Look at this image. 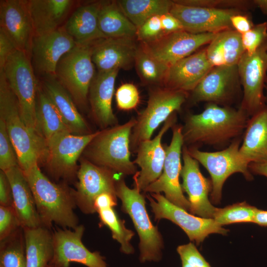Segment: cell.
<instances>
[{
  "label": "cell",
  "mask_w": 267,
  "mask_h": 267,
  "mask_svg": "<svg viewBox=\"0 0 267 267\" xmlns=\"http://www.w3.org/2000/svg\"><path fill=\"white\" fill-rule=\"evenodd\" d=\"M249 117L240 108L207 103L198 114L189 113L182 126L183 145H229L244 133Z\"/></svg>",
  "instance_id": "cell-1"
},
{
  "label": "cell",
  "mask_w": 267,
  "mask_h": 267,
  "mask_svg": "<svg viewBox=\"0 0 267 267\" xmlns=\"http://www.w3.org/2000/svg\"><path fill=\"white\" fill-rule=\"evenodd\" d=\"M32 190L41 225L50 229L53 224L74 229L79 219L74 190L51 181L36 165L24 173Z\"/></svg>",
  "instance_id": "cell-2"
},
{
  "label": "cell",
  "mask_w": 267,
  "mask_h": 267,
  "mask_svg": "<svg viewBox=\"0 0 267 267\" xmlns=\"http://www.w3.org/2000/svg\"><path fill=\"white\" fill-rule=\"evenodd\" d=\"M0 117L4 121L20 168L27 172L44 159L46 142L33 133L23 121L17 100L3 73L0 71Z\"/></svg>",
  "instance_id": "cell-3"
},
{
  "label": "cell",
  "mask_w": 267,
  "mask_h": 267,
  "mask_svg": "<svg viewBox=\"0 0 267 267\" xmlns=\"http://www.w3.org/2000/svg\"><path fill=\"white\" fill-rule=\"evenodd\" d=\"M135 122L133 117L122 124L98 131L83 152L84 158L121 176H134L138 171L131 160L130 137Z\"/></svg>",
  "instance_id": "cell-4"
},
{
  "label": "cell",
  "mask_w": 267,
  "mask_h": 267,
  "mask_svg": "<svg viewBox=\"0 0 267 267\" xmlns=\"http://www.w3.org/2000/svg\"><path fill=\"white\" fill-rule=\"evenodd\" d=\"M116 194L121 201V210L130 216L138 234L140 262L161 261L164 248L163 238L148 215L144 194L135 187H129L123 176L117 180Z\"/></svg>",
  "instance_id": "cell-5"
},
{
  "label": "cell",
  "mask_w": 267,
  "mask_h": 267,
  "mask_svg": "<svg viewBox=\"0 0 267 267\" xmlns=\"http://www.w3.org/2000/svg\"><path fill=\"white\" fill-rule=\"evenodd\" d=\"M189 93L154 86L150 89L145 108L135 118L130 137V149L134 153L138 144L151 138L159 126L174 113L180 110L187 100Z\"/></svg>",
  "instance_id": "cell-6"
},
{
  "label": "cell",
  "mask_w": 267,
  "mask_h": 267,
  "mask_svg": "<svg viewBox=\"0 0 267 267\" xmlns=\"http://www.w3.org/2000/svg\"><path fill=\"white\" fill-rule=\"evenodd\" d=\"M0 71L3 73L17 100L20 114L25 124L33 133L41 136L36 116L39 87L31 57L26 53L17 50L8 58Z\"/></svg>",
  "instance_id": "cell-7"
},
{
  "label": "cell",
  "mask_w": 267,
  "mask_h": 267,
  "mask_svg": "<svg viewBox=\"0 0 267 267\" xmlns=\"http://www.w3.org/2000/svg\"><path fill=\"white\" fill-rule=\"evenodd\" d=\"M92 43L76 44L58 62L55 77L69 93L76 105L85 108L90 84L95 75Z\"/></svg>",
  "instance_id": "cell-8"
},
{
  "label": "cell",
  "mask_w": 267,
  "mask_h": 267,
  "mask_svg": "<svg viewBox=\"0 0 267 267\" xmlns=\"http://www.w3.org/2000/svg\"><path fill=\"white\" fill-rule=\"evenodd\" d=\"M242 139L234 140L225 148L215 152L203 151L194 147H187L190 155L206 169L210 175L212 184V201L220 202L223 185L231 175L241 173L248 180L253 179L249 164L241 157L239 148Z\"/></svg>",
  "instance_id": "cell-9"
},
{
  "label": "cell",
  "mask_w": 267,
  "mask_h": 267,
  "mask_svg": "<svg viewBox=\"0 0 267 267\" xmlns=\"http://www.w3.org/2000/svg\"><path fill=\"white\" fill-rule=\"evenodd\" d=\"M237 66L243 89L239 108L250 117L267 104L264 89L267 82V44L251 55L245 52Z\"/></svg>",
  "instance_id": "cell-10"
},
{
  "label": "cell",
  "mask_w": 267,
  "mask_h": 267,
  "mask_svg": "<svg viewBox=\"0 0 267 267\" xmlns=\"http://www.w3.org/2000/svg\"><path fill=\"white\" fill-rule=\"evenodd\" d=\"M98 133V131L79 135L65 132L48 140L44 159L51 175L57 179H70L77 176V162Z\"/></svg>",
  "instance_id": "cell-11"
},
{
  "label": "cell",
  "mask_w": 267,
  "mask_h": 267,
  "mask_svg": "<svg viewBox=\"0 0 267 267\" xmlns=\"http://www.w3.org/2000/svg\"><path fill=\"white\" fill-rule=\"evenodd\" d=\"M155 221L168 220L179 226L191 241L199 245L212 233L227 234L228 230L219 224L212 218L195 216L169 201L161 193L146 195Z\"/></svg>",
  "instance_id": "cell-12"
},
{
  "label": "cell",
  "mask_w": 267,
  "mask_h": 267,
  "mask_svg": "<svg viewBox=\"0 0 267 267\" xmlns=\"http://www.w3.org/2000/svg\"><path fill=\"white\" fill-rule=\"evenodd\" d=\"M172 136L169 145H164L166 152L163 172L159 178L150 184L144 193H161L174 204L189 211L190 203L183 193L179 177L182 169L181 157L183 140L182 125H174L172 128Z\"/></svg>",
  "instance_id": "cell-13"
},
{
  "label": "cell",
  "mask_w": 267,
  "mask_h": 267,
  "mask_svg": "<svg viewBox=\"0 0 267 267\" xmlns=\"http://www.w3.org/2000/svg\"><path fill=\"white\" fill-rule=\"evenodd\" d=\"M121 176L83 158L78 169L76 190H74L77 207L85 214L95 213L94 203L96 198L105 192L116 195V183Z\"/></svg>",
  "instance_id": "cell-14"
},
{
  "label": "cell",
  "mask_w": 267,
  "mask_h": 267,
  "mask_svg": "<svg viewBox=\"0 0 267 267\" xmlns=\"http://www.w3.org/2000/svg\"><path fill=\"white\" fill-rule=\"evenodd\" d=\"M240 86L237 65L213 67L188 98L191 104L205 102L230 106L238 95Z\"/></svg>",
  "instance_id": "cell-15"
},
{
  "label": "cell",
  "mask_w": 267,
  "mask_h": 267,
  "mask_svg": "<svg viewBox=\"0 0 267 267\" xmlns=\"http://www.w3.org/2000/svg\"><path fill=\"white\" fill-rule=\"evenodd\" d=\"M84 225L74 229H58L53 232L54 253L49 263L58 267H69L78 263L87 267H109L98 251L91 252L83 244Z\"/></svg>",
  "instance_id": "cell-16"
},
{
  "label": "cell",
  "mask_w": 267,
  "mask_h": 267,
  "mask_svg": "<svg viewBox=\"0 0 267 267\" xmlns=\"http://www.w3.org/2000/svg\"><path fill=\"white\" fill-rule=\"evenodd\" d=\"M217 34H195L182 30L164 35L151 42L139 43V44L169 68L203 45L209 44Z\"/></svg>",
  "instance_id": "cell-17"
},
{
  "label": "cell",
  "mask_w": 267,
  "mask_h": 267,
  "mask_svg": "<svg viewBox=\"0 0 267 267\" xmlns=\"http://www.w3.org/2000/svg\"><path fill=\"white\" fill-rule=\"evenodd\" d=\"M177 112L174 113L164 123L158 134L152 139L140 142L135 151L136 156L134 163L140 171L134 176V187L141 192L161 176L165 161L166 152L162 139L166 133L176 124Z\"/></svg>",
  "instance_id": "cell-18"
},
{
  "label": "cell",
  "mask_w": 267,
  "mask_h": 267,
  "mask_svg": "<svg viewBox=\"0 0 267 267\" xmlns=\"http://www.w3.org/2000/svg\"><path fill=\"white\" fill-rule=\"evenodd\" d=\"M170 13L181 23L183 30L192 33L217 34L233 29L230 18L243 11L184 5L174 2Z\"/></svg>",
  "instance_id": "cell-19"
},
{
  "label": "cell",
  "mask_w": 267,
  "mask_h": 267,
  "mask_svg": "<svg viewBox=\"0 0 267 267\" xmlns=\"http://www.w3.org/2000/svg\"><path fill=\"white\" fill-rule=\"evenodd\" d=\"M182 158L183 164L180 173L181 187L188 197L189 212L200 217L213 219L217 208L208 199L209 193L212 189L211 180L203 175L199 163L190 155L185 145L182 147Z\"/></svg>",
  "instance_id": "cell-20"
},
{
  "label": "cell",
  "mask_w": 267,
  "mask_h": 267,
  "mask_svg": "<svg viewBox=\"0 0 267 267\" xmlns=\"http://www.w3.org/2000/svg\"><path fill=\"white\" fill-rule=\"evenodd\" d=\"M0 29L10 38L17 50L31 57L35 33L27 0H0Z\"/></svg>",
  "instance_id": "cell-21"
},
{
  "label": "cell",
  "mask_w": 267,
  "mask_h": 267,
  "mask_svg": "<svg viewBox=\"0 0 267 267\" xmlns=\"http://www.w3.org/2000/svg\"><path fill=\"white\" fill-rule=\"evenodd\" d=\"M76 45L63 26L50 33L34 36L31 57L35 70L45 77H55L58 62Z\"/></svg>",
  "instance_id": "cell-22"
},
{
  "label": "cell",
  "mask_w": 267,
  "mask_h": 267,
  "mask_svg": "<svg viewBox=\"0 0 267 267\" xmlns=\"http://www.w3.org/2000/svg\"><path fill=\"white\" fill-rule=\"evenodd\" d=\"M136 38H105L93 42L92 60L98 71L128 70L134 65Z\"/></svg>",
  "instance_id": "cell-23"
},
{
  "label": "cell",
  "mask_w": 267,
  "mask_h": 267,
  "mask_svg": "<svg viewBox=\"0 0 267 267\" xmlns=\"http://www.w3.org/2000/svg\"><path fill=\"white\" fill-rule=\"evenodd\" d=\"M119 69L98 71L90 84L88 94L91 114L101 130L119 124L114 114L112 101Z\"/></svg>",
  "instance_id": "cell-24"
},
{
  "label": "cell",
  "mask_w": 267,
  "mask_h": 267,
  "mask_svg": "<svg viewBox=\"0 0 267 267\" xmlns=\"http://www.w3.org/2000/svg\"><path fill=\"white\" fill-rule=\"evenodd\" d=\"M212 67L206 49L200 50L170 67L162 86L190 92Z\"/></svg>",
  "instance_id": "cell-25"
},
{
  "label": "cell",
  "mask_w": 267,
  "mask_h": 267,
  "mask_svg": "<svg viewBox=\"0 0 267 267\" xmlns=\"http://www.w3.org/2000/svg\"><path fill=\"white\" fill-rule=\"evenodd\" d=\"M10 182L13 207L22 228L41 225L34 198L23 171L19 166L4 172Z\"/></svg>",
  "instance_id": "cell-26"
},
{
  "label": "cell",
  "mask_w": 267,
  "mask_h": 267,
  "mask_svg": "<svg viewBox=\"0 0 267 267\" xmlns=\"http://www.w3.org/2000/svg\"><path fill=\"white\" fill-rule=\"evenodd\" d=\"M239 153L249 165L267 162V104L249 117Z\"/></svg>",
  "instance_id": "cell-27"
},
{
  "label": "cell",
  "mask_w": 267,
  "mask_h": 267,
  "mask_svg": "<svg viewBox=\"0 0 267 267\" xmlns=\"http://www.w3.org/2000/svg\"><path fill=\"white\" fill-rule=\"evenodd\" d=\"M43 88L56 107L71 133L85 135L93 133L78 111L69 93L55 77H45Z\"/></svg>",
  "instance_id": "cell-28"
},
{
  "label": "cell",
  "mask_w": 267,
  "mask_h": 267,
  "mask_svg": "<svg viewBox=\"0 0 267 267\" xmlns=\"http://www.w3.org/2000/svg\"><path fill=\"white\" fill-rule=\"evenodd\" d=\"M101 1L79 6L70 16L63 26L76 44L92 43L106 38L98 24V12Z\"/></svg>",
  "instance_id": "cell-29"
},
{
  "label": "cell",
  "mask_w": 267,
  "mask_h": 267,
  "mask_svg": "<svg viewBox=\"0 0 267 267\" xmlns=\"http://www.w3.org/2000/svg\"><path fill=\"white\" fill-rule=\"evenodd\" d=\"M73 3L70 0H30L27 4L35 36L58 29Z\"/></svg>",
  "instance_id": "cell-30"
},
{
  "label": "cell",
  "mask_w": 267,
  "mask_h": 267,
  "mask_svg": "<svg viewBox=\"0 0 267 267\" xmlns=\"http://www.w3.org/2000/svg\"><path fill=\"white\" fill-rule=\"evenodd\" d=\"M205 49L213 67L237 65L245 53L241 35L233 29L218 33Z\"/></svg>",
  "instance_id": "cell-31"
},
{
  "label": "cell",
  "mask_w": 267,
  "mask_h": 267,
  "mask_svg": "<svg viewBox=\"0 0 267 267\" xmlns=\"http://www.w3.org/2000/svg\"><path fill=\"white\" fill-rule=\"evenodd\" d=\"M23 229L26 267H47L53 256V233L42 225Z\"/></svg>",
  "instance_id": "cell-32"
},
{
  "label": "cell",
  "mask_w": 267,
  "mask_h": 267,
  "mask_svg": "<svg viewBox=\"0 0 267 267\" xmlns=\"http://www.w3.org/2000/svg\"><path fill=\"white\" fill-rule=\"evenodd\" d=\"M98 24L106 38H136L137 28L124 14L116 0L101 1Z\"/></svg>",
  "instance_id": "cell-33"
},
{
  "label": "cell",
  "mask_w": 267,
  "mask_h": 267,
  "mask_svg": "<svg viewBox=\"0 0 267 267\" xmlns=\"http://www.w3.org/2000/svg\"><path fill=\"white\" fill-rule=\"evenodd\" d=\"M36 116L39 133L45 142L58 134L70 133L56 107L41 87L37 96Z\"/></svg>",
  "instance_id": "cell-34"
},
{
  "label": "cell",
  "mask_w": 267,
  "mask_h": 267,
  "mask_svg": "<svg viewBox=\"0 0 267 267\" xmlns=\"http://www.w3.org/2000/svg\"><path fill=\"white\" fill-rule=\"evenodd\" d=\"M119 7L137 28L150 18L170 12L173 3L169 0H119Z\"/></svg>",
  "instance_id": "cell-35"
},
{
  "label": "cell",
  "mask_w": 267,
  "mask_h": 267,
  "mask_svg": "<svg viewBox=\"0 0 267 267\" xmlns=\"http://www.w3.org/2000/svg\"><path fill=\"white\" fill-rule=\"evenodd\" d=\"M100 220V225L106 226L111 232L113 239L120 244V251L126 255L134 253V248L131 243L134 232L126 227L124 220L118 217L114 207H108L97 210Z\"/></svg>",
  "instance_id": "cell-36"
},
{
  "label": "cell",
  "mask_w": 267,
  "mask_h": 267,
  "mask_svg": "<svg viewBox=\"0 0 267 267\" xmlns=\"http://www.w3.org/2000/svg\"><path fill=\"white\" fill-rule=\"evenodd\" d=\"M134 66L143 83L162 86L169 67L155 58L139 44L134 60Z\"/></svg>",
  "instance_id": "cell-37"
},
{
  "label": "cell",
  "mask_w": 267,
  "mask_h": 267,
  "mask_svg": "<svg viewBox=\"0 0 267 267\" xmlns=\"http://www.w3.org/2000/svg\"><path fill=\"white\" fill-rule=\"evenodd\" d=\"M0 267H26L23 229L0 241Z\"/></svg>",
  "instance_id": "cell-38"
},
{
  "label": "cell",
  "mask_w": 267,
  "mask_h": 267,
  "mask_svg": "<svg viewBox=\"0 0 267 267\" xmlns=\"http://www.w3.org/2000/svg\"><path fill=\"white\" fill-rule=\"evenodd\" d=\"M257 208L246 202L217 208L213 219L220 225L239 222H253Z\"/></svg>",
  "instance_id": "cell-39"
},
{
  "label": "cell",
  "mask_w": 267,
  "mask_h": 267,
  "mask_svg": "<svg viewBox=\"0 0 267 267\" xmlns=\"http://www.w3.org/2000/svg\"><path fill=\"white\" fill-rule=\"evenodd\" d=\"M174 1L187 6L235 9L243 11L255 7L253 0H175Z\"/></svg>",
  "instance_id": "cell-40"
},
{
  "label": "cell",
  "mask_w": 267,
  "mask_h": 267,
  "mask_svg": "<svg viewBox=\"0 0 267 267\" xmlns=\"http://www.w3.org/2000/svg\"><path fill=\"white\" fill-rule=\"evenodd\" d=\"M19 166L17 155L4 120L0 117V169L5 172Z\"/></svg>",
  "instance_id": "cell-41"
},
{
  "label": "cell",
  "mask_w": 267,
  "mask_h": 267,
  "mask_svg": "<svg viewBox=\"0 0 267 267\" xmlns=\"http://www.w3.org/2000/svg\"><path fill=\"white\" fill-rule=\"evenodd\" d=\"M243 47L249 55L256 52L267 44V21L259 23L248 32L241 35Z\"/></svg>",
  "instance_id": "cell-42"
},
{
  "label": "cell",
  "mask_w": 267,
  "mask_h": 267,
  "mask_svg": "<svg viewBox=\"0 0 267 267\" xmlns=\"http://www.w3.org/2000/svg\"><path fill=\"white\" fill-rule=\"evenodd\" d=\"M115 100L119 109L123 111L134 109L140 100L139 93L137 87L132 83L121 85L115 92Z\"/></svg>",
  "instance_id": "cell-43"
},
{
  "label": "cell",
  "mask_w": 267,
  "mask_h": 267,
  "mask_svg": "<svg viewBox=\"0 0 267 267\" xmlns=\"http://www.w3.org/2000/svg\"><path fill=\"white\" fill-rule=\"evenodd\" d=\"M164 34L160 15L154 16L137 28L136 38L139 43H149L154 41Z\"/></svg>",
  "instance_id": "cell-44"
},
{
  "label": "cell",
  "mask_w": 267,
  "mask_h": 267,
  "mask_svg": "<svg viewBox=\"0 0 267 267\" xmlns=\"http://www.w3.org/2000/svg\"><path fill=\"white\" fill-rule=\"evenodd\" d=\"M177 251L181 260L182 267H211L191 242L178 246Z\"/></svg>",
  "instance_id": "cell-45"
},
{
  "label": "cell",
  "mask_w": 267,
  "mask_h": 267,
  "mask_svg": "<svg viewBox=\"0 0 267 267\" xmlns=\"http://www.w3.org/2000/svg\"><path fill=\"white\" fill-rule=\"evenodd\" d=\"M20 227L13 206H0V241L10 236Z\"/></svg>",
  "instance_id": "cell-46"
},
{
  "label": "cell",
  "mask_w": 267,
  "mask_h": 267,
  "mask_svg": "<svg viewBox=\"0 0 267 267\" xmlns=\"http://www.w3.org/2000/svg\"><path fill=\"white\" fill-rule=\"evenodd\" d=\"M17 50L12 41L0 29V70L3 69L8 58Z\"/></svg>",
  "instance_id": "cell-47"
},
{
  "label": "cell",
  "mask_w": 267,
  "mask_h": 267,
  "mask_svg": "<svg viewBox=\"0 0 267 267\" xmlns=\"http://www.w3.org/2000/svg\"><path fill=\"white\" fill-rule=\"evenodd\" d=\"M230 22L233 29L241 35L248 32L254 26L251 18L245 11L232 16Z\"/></svg>",
  "instance_id": "cell-48"
},
{
  "label": "cell",
  "mask_w": 267,
  "mask_h": 267,
  "mask_svg": "<svg viewBox=\"0 0 267 267\" xmlns=\"http://www.w3.org/2000/svg\"><path fill=\"white\" fill-rule=\"evenodd\" d=\"M0 206H13L12 190L5 173L0 171Z\"/></svg>",
  "instance_id": "cell-49"
},
{
  "label": "cell",
  "mask_w": 267,
  "mask_h": 267,
  "mask_svg": "<svg viewBox=\"0 0 267 267\" xmlns=\"http://www.w3.org/2000/svg\"><path fill=\"white\" fill-rule=\"evenodd\" d=\"M161 20L165 35L184 30L180 21L170 12L161 15Z\"/></svg>",
  "instance_id": "cell-50"
},
{
  "label": "cell",
  "mask_w": 267,
  "mask_h": 267,
  "mask_svg": "<svg viewBox=\"0 0 267 267\" xmlns=\"http://www.w3.org/2000/svg\"><path fill=\"white\" fill-rule=\"evenodd\" d=\"M117 197L110 193H103L98 195L94 201V206L97 210L108 207H114L117 205Z\"/></svg>",
  "instance_id": "cell-51"
},
{
  "label": "cell",
  "mask_w": 267,
  "mask_h": 267,
  "mask_svg": "<svg viewBox=\"0 0 267 267\" xmlns=\"http://www.w3.org/2000/svg\"><path fill=\"white\" fill-rule=\"evenodd\" d=\"M248 168L251 173L267 178V162L252 163L249 165Z\"/></svg>",
  "instance_id": "cell-52"
},
{
  "label": "cell",
  "mask_w": 267,
  "mask_h": 267,
  "mask_svg": "<svg viewBox=\"0 0 267 267\" xmlns=\"http://www.w3.org/2000/svg\"><path fill=\"white\" fill-rule=\"evenodd\" d=\"M253 222L262 226L267 227V211L257 208Z\"/></svg>",
  "instance_id": "cell-53"
},
{
  "label": "cell",
  "mask_w": 267,
  "mask_h": 267,
  "mask_svg": "<svg viewBox=\"0 0 267 267\" xmlns=\"http://www.w3.org/2000/svg\"><path fill=\"white\" fill-rule=\"evenodd\" d=\"M255 7H258L262 12L267 16V0H254Z\"/></svg>",
  "instance_id": "cell-54"
},
{
  "label": "cell",
  "mask_w": 267,
  "mask_h": 267,
  "mask_svg": "<svg viewBox=\"0 0 267 267\" xmlns=\"http://www.w3.org/2000/svg\"><path fill=\"white\" fill-rule=\"evenodd\" d=\"M265 89H266V95H265L266 96V104L267 103V82L266 84V86H265Z\"/></svg>",
  "instance_id": "cell-55"
},
{
  "label": "cell",
  "mask_w": 267,
  "mask_h": 267,
  "mask_svg": "<svg viewBox=\"0 0 267 267\" xmlns=\"http://www.w3.org/2000/svg\"><path fill=\"white\" fill-rule=\"evenodd\" d=\"M47 267H58L57 266H55L54 265H51V264H49Z\"/></svg>",
  "instance_id": "cell-56"
}]
</instances>
